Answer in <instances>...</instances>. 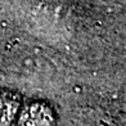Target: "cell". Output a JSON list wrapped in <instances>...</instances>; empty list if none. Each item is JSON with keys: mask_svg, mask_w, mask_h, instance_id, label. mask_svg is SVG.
<instances>
[{"mask_svg": "<svg viewBox=\"0 0 126 126\" xmlns=\"http://www.w3.org/2000/svg\"><path fill=\"white\" fill-rule=\"evenodd\" d=\"M17 102L13 95H0V125H5L16 112Z\"/></svg>", "mask_w": 126, "mask_h": 126, "instance_id": "cell-1", "label": "cell"}]
</instances>
